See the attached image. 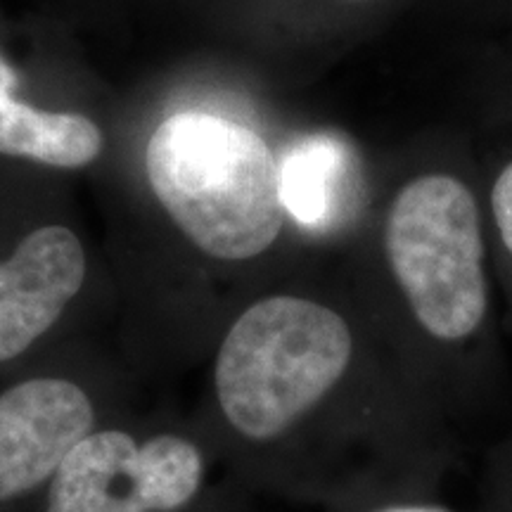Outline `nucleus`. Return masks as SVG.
Returning a JSON list of instances; mask_svg holds the SVG:
<instances>
[{"mask_svg": "<svg viewBox=\"0 0 512 512\" xmlns=\"http://www.w3.org/2000/svg\"><path fill=\"white\" fill-rule=\"evenodd\" d=\"M382 252L418 335L422 387L446 415L477 425L496 411L508 368L494 332L482 207L451 174H422L396 192Z\"/></svg>", "mask_w": 512, "mask_h": 512, "instance_id": "nucleus-1", "label": "nucleus"}, {"mask_svg": "<svg viewBox=\"0 0 512 512\" xmlns=\"http://www.w3.org/2000/svg\"><path fill=\"white\" fill-rule=\"evenodd\" d=\"M358 366L361 339L344 313L275 294L249 306L223 337L216 396L235 432L273 441L337 403Z\"/></svg>", "mask_w": 512, "mask_h": 512, "instance_id": "nucleus-2", "label": "nucleus"}, {"mask_svg": "<svg viewBox=\"0 0 512 512\" xmlns=\"http://www.w3.org/2000/svg\"><path fill=\"white\" fill-rule=\"evenodd\" d=\"M145 174L171 221L214 259H254L283 230L278 162L240 121L171 114L147 140Z\"/></svg>", "mask_w": 512, "mask_h": 512, "instance_id": "nucleus-3", "label": "nucleus"}, {"mask_svg": "<svg viewBox=\"0 0 512 512\" xmlns=\"http://www.w3.org/2000/svg\"><path fill=\"white\" fill-rule=\"evenodd\" d=\"M204 458L192 441L91 432L50 479L48 512H176L197 496Z\"/></svg>", "mask_w": 512, "mask_h": 512, "instance_id": "nucleus-4", "label": "nucleus"}, {"mask_svg": "<svg viewBox=\"0 0 512 512\" xmlns=\"http://www.w3.org/2000/svg\"><path fill=\"white\" fill-rule=\"evenodd\" d=\"M93 425L91 399L69 380L36 377L0 394V503L53 479Z\"/></svg>", "mask_w": 512, "mask_h": 512, "instance_id": "nucleus-5", "label": "nucleus"}, {"mask_svg": "<svg viewBox=\"0 0 512 512\" xmlns=\"http://www.w3.org/2000/svg\"><path fill=\"white\" fill-rule=\"evenodd\" d=\"M86 280V252L64 226H43L0 261V363L57 323Z\"/></svg>", "mask_w": 512, "mask_h": 512, "instance_id": "nucleus-6", "label": "nucleus"}, {"mask_svg": "<svg viewBox=\"0 0 512 512\" xmlns=\"http://www.w3.org/2000/svg\"><path fill=\"white\" fill-rule=\"evenodd\" d=\"M280 200L287 214L311 233H330L356 211V155L342 138L313 133L287 147L278 159Z\"/></svg>", "mask_w": 512, "mask_h": 512, "instance_id": "nucleus-7", "label": "nucleus"}, {"mask_svg": "<svg viewBox=\"0 0 512 512\" xmlns=\"http://www.w3.org/2000/svg\"><path fill=\"white\" fill-rule=\"evenodd\" d=\"M19 74L0 53V155L79 169L98 159L102 133L81 114L36 110L17 98Z\"/></svg>", "mask_w": 512, "mask_h": 512, "instance_id": "nucleus-8", "label": "nucleus"}, {"mask_svg": "<svg viewBox=\"0 0 512 512\" xmlns=\"http://www.w3.org/2000/svg\"><path fill=\"white\" fill-rule=\"evenodd\" d=\"M477 512H512V434L486 458Z\"/></svg>", "mask_w": 512, "mask_h": 512, "instance_id": "nucleus-9", "label": "nucleus"}, {"mask_svg": "<svg viewBox=\"0 0 512 512\" xmlns=\"http://www.w3.org/2000/svg\"><path fill=\"white\" fill-rule=\"evenodd\" d=\"M489 211L496 245L501 247L505 259L512 266V162L503 166V171L491 185Z\"/></svg>", "mask_w": 512, "mask_h": 512, "instance_id": "nucleus-10", "label": "nucleus"}, {"mask_svg": "<svg viewBox=\"0 0 512 512\" xmlns=\"http://www.w3.org/2000/svg\"><path fill=\"white\" fill-rule=\"evenodd\" d=\"M370 512H458V510L448 508V505L437 503V501H422V498H413V501H394V503L380 505V508H375Z\"/></svg>", "mask_w": 512, "mask_h": 512, "instance_id": "nucleus-11", "label": "nucleus"}]
</instances>
